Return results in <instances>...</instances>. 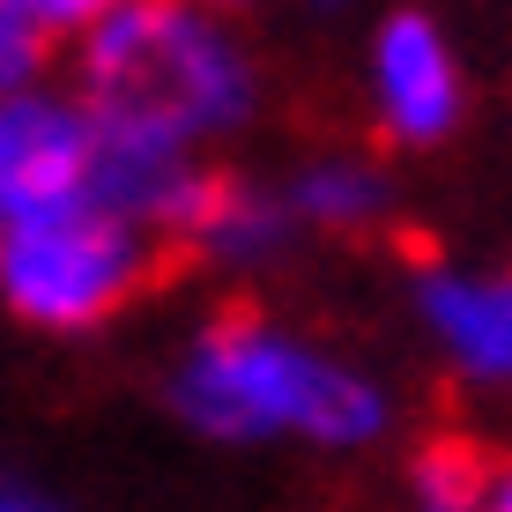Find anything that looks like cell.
<instances>
[{"label": "cell", "mask_w": 512, "mask_h": 512, "mask_svg": "<svg viewBox=\"0 0 512 512\" xmlns=\"http://www.w3.org/2000/svg\"><path fill=\"white\" fill-rule=\"evenodd\" d=\"M90 75V119L141 134L193 141L201 127L245 104V67L223 30H208V15H193V0H127L90 30L82 52Z\"/></svg>", "instance_id": "cell-1"}, {"label": "cell", "mask_w": 512, "mask_h": 512, "mask_svg": "<svg viewBox=\"0 0 512 512\" xmlns=\"http://www.w3.org/2000/svg\"><path fill=\"white\" fill-rule=\"evenodd\" d=\"M186 416L208 423L223 438H260V431H305V438H364L379 423V401L357 379L312 364L305 349H290L282 334L260 320H223L193 349L186 386H179Z\"/></svg>", "instance_id": "cell-2"}, {"label": "cell", "mask_w": 512, "mask_h": 512, "mask_svg": "<svg viewBox=\"0 0 512 512\" xmlns=\"http://www.w3.org/2000/svg\"><path fill=\"white\" fill-rule=\"evenodd\" d=\"M149 282L141 223L112 216L104 201H60L0 238V290L38 327H97L134 305Z\"/></svg>", "instance_id": "cell-3"}, {"label": "cell", "mask_w": 512, "mask_h": 512, "mask_svg": "<svg viewBox=\"0 0 512 512\" xmlns=\"http://www.w3.org/2000/svg\"><path fill=\"white\" fill-rule=\"evenodd\" d=\"M90 164H97L90 112L38 97V90L0 97V238L60 201H82L90 193Z\"/></svg>", "instance_id": "cell-4"}, {"label": "cell", "mask_w": 512, "mask_h": 512, "mask_svg": "<svg viewBox=\"0 0 512 512\" xmlns=\"http://www.w3.org/2000/svg\"><path fill=\"white\" fill-rule=\"evenodd\" d=\"M372 82H379V112L401 141H438L461 119V67H453L446 38L423 15H394L379 30L372 52Z\"/></svg>", "instance_id": "cell-5"}, {"label": "cell", "mask_w": 512, "mask_h": 512, "mask_svg": "<svg viewBox=\"0 0 512 512\" xmlns=\"http://www.w3.org/2000/svg\"><path fill=\"white\" fill-rule=\"evenodd\" d=\"M490 483H498V468L483 461L475 438H431V446L416 453V498H423V512H483Z\"/></svg>", "instance_id": "cell-6"}, {"label": "cell", "mask_w": 512, "mask_h": 512, "mask_svg": "<svg viewBox=\"0 0 512 512\" xmlns=\"http://www.w3.org/2000/svg\"><path fill=\"white\" fill-rule=\"evenodd\" d=\"M438 320L483 372H512V282L483 290H438Z\"/></svg>", "instance_id": "cell-7"}, {"label": "cell", "mask_w": 512, "mask_h": 512, "mask_svg": "<svg viewBox=\"0 0 512 512\" xmlns=\"http://www.w3.org/2000/svg\"><path fill=\"white\" fill-rule=\"evenodd\" d=\"M45 15L30 0H0V97H23L45 67Z\"/></svg>", "instance_id": "cell-8"}, {"label": "cell", "mask_w": 512, "mask_h": 512, "mask_svg": "<svg viewBox=\"0 0 512 512\" xmlns=\"http://www.w3.org/2000/svg\"><path fill=\"white\" fill-rule=\"evenodd\" d=\"M30 8L45 15V30H97L112 8H127V0H30Z\"/></svg>", "instance_id": "cell-9"}, {"label": "cell", "mask_w": 512, "mask_h": 512, "mask_svg": "<svg viewBox=\"0 0 512 512\" xmlns=\"http://www.w3.org/2000/svg\"><path fill=\"white\" fill-rule=\"evenodd\" d=\"M483 512H512V468H498V483H490V505Z\"/></svg>", "instance_id": "cell-10"}, {"label": "cell", "mask_w": 512, "mask_h": 512, "mask_svg": "<svg viewBox=\"0 0 512 512\" xmlns=\"http://www.w3.org/2000/svg\"><path fill=\"white\" fill-rule=\"evenodd\" d=\"M0 512H30V505H15V498H0Z\"/></svg>", "instance_id": "cell-11"}, {"label": "cell", "mask_w": 512, "mask_h": 512, "mask_svg": "<svg viewBox=\"0 0 512 512\" xmlns=\"http://www.w3.org/2000/svg\"><path fill=\"white\" fill-rule=\"evenodd\" d=\"M216 8H231V0H216Z\"/></svg>", "instance_id": "cell-12"}]
</instances>
